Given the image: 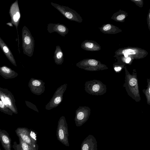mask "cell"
Wrapping results in <instances>:
<instances>
[{
    "mask_svg": "<svg viewBox=\"0 0 150 150\" xmlns=\"http://www.w3.org/2000/svg\"><path fill=\"white\" fill-rule=\"evenodd\" d=\"M22 47L25 54L31 57L33 54L35 47V40L30 30L24 26L22 30Z\"/></svg>",
    "mask_w": 150,
    "mask_h": 150,
    "instance_id": "6da1fadb",
    "label": "cell"
},
{
    "mask_svg": "<svg viewBox=\"0 0 150 150\" xmlns=\"http://www.w3.org/2000/svg\"><path fill=\"white\" fill-rule=\"evenodd\" d=\"M56 136L57 139L62 144L67 146H69L67 124L64 116H61L58 121Z\"/></svg>",
    "mask_w": 150,
    "mask_h": 150,
    "instance_id": "7a4b0ae2",
    "label": "cell"
},
{
    "mask_svg": "<svg viewBox=\"0 0 150 150\" xmlns=\"http://www.w3.org/2000/svg\"><path fill=\"white\" fill-rule=\"evenodd\" d=\"M0 99L13 113H18L15 100L12 93L8 90L0 87Z\"/></svg>",
    "mask_w": 150,
    "mask_h": 150,
    "instance_id": "3957f363",
    "label": "cell"
},
{
    "mask_svg": "<svg viewBox=\"0 0 150 150\" xmlns=\"http://www.w3.org/2000/svg\"><path fill=\"white\" fill-rule=\"evenodd\" d=\"M51 4L67 19L79 23L82 21L81 17L75 10L68 7L61 6L53 2H51Z\"/></svg>",
    "mask_w": 150,
    "mask_h": 150,
    "instance_id": "277c9868",
    "label": "cell"
},
{
    "mask_svg": "<svg viewBox=\"0 0 150 150\" xmlns=\"http://www.w3.org/2000/svg\"><path fill=\"white\" fill-rule=\"evenodd\" d=\"M67 84L65 83L58 88L49 103L46 105L45 109L50 110L57 107L62 102L64 93L66 90Z\"/></svg>",
    "mask_w": 150,
    "mask_h": 150,
    "instance_id": "5b68a950",
    "label": "cell"
},
{
    "mask_svg": "<svg viewBox=\"0 0 150 150\" xmlns=\"http://www.w3.org/2000/svg\"><path fill=\"white\" fill-rule=\"evenodd\" d=\"M9 13L11 18V22L15 26L17 30L18 38V47L20 53L19 40L18 33V27L21 19V15L18 0H16L11 4L9 8Z\"/></svg>",
    "mask_w": 150,
    "mask_h": 150,
    "instance_id": "8992f818",
    "label": "cell"
},
{
    "mask_svg": "<svg viewBox=\"0 0 150 150\" xmlns=\"http://www.w3.org/2000/svg\"><path fill=\"white\" fill-rule=\"evenodd\" d=\"M15 132L18 138L31 146L35 150H38V145L29 136V129L26 127H18L15 130Z\"/></svg>",
    "mask_w": 150,
    "mask_h": 150,
    "instance_id": "52a82bcc",
    "label": "cell"
},
{
    "mask_svg": "<svg viewBox=\"0 0 150 150\" xmlns=\"http://www.w3.org/2000/svg\"><path fill=\"white\" fill-rule=\"evenodd\" d=\"M45 84L42 80L32 78L29 82L28 86L32 93L40 95L45 91Z\"/></svg>",
    "mask_w": 150,
    "mask_h": 150,
    "instance_id": "ba28073f",
    "label": "cell"
},
{
    "mask_svg": "<svg viewBox=\"0 0 150 150\" xmlns=\"http://www.w3.org/2000/svg\"><path fill=\"white\" fill-rule=\"evenodd\" d=\"M87 109L85 107L80 106L76 110L74 120L76 126H81L87 120L88 113Z\"/></svg>",
    "mask_w": 150,
    "mask_h": 150,
    "instance_id": "9c48e42d",
    "label": "cell"
},
{
    "mask_svg": "<svg viewBox=\"0 0 150 150\" xmlns=\"http://www.w3.org/2000/svg\"><path fill=\"white\" fill-rule=\"evenodd\" d=\"M47 30L50 33L56 32L64 37L69 32V29L65 25L59 23H50L48 24Z\"/></svg>",
    "mask_w": 150,
    "mask_h": 150,
    "instance_id": "30bf717a",
    "label": "cell"
},
{
    "mask_svg": "<svg viewBox=\"0 0 150 150\" xmlns=\"http://www.w3.org/2000/svg\"><path fill=\"white\" fill-rule=\"evenodd\" d=\"M81 150H97V142L93 135H89L83 140Z\"/></svg>",
    "mask_w": 150,
    "mask_h": 150,
    "instance_id": "8fae6325",
    "label": "cell"
},
{
    "mask_svg": "<svg viewBox=\"0 0 150 150\" xmlns=\"http://www.w3.org/2000/svg\"><path fill=\"white\" fill-rule=\"evenodd\" d=\"M11 141L8 132L0 129V141L4 150H11Z\"/></svg>",
    "mask_w": 150,
    "mask_h": 150,
    "instance_id": "7c38bea8",
    "label": "cell"
},
{
    "mask_svg": "<svg viewBox=\"0 0 150 150\" xmlns=\"http://www.w3.org/2000/svg\"><path fill=\"white\" fill-rule=\"evenodd\" d=\"M0 47L10 62L13 65L17 66L14 57L10 49L3 40L0 37Z\"/></svg>",
    "mask_w": 150,
    "mask_h": 150,
    "instance_id": "4fadbf2b",
    "label": "cell"
},
{
    "mask_svg": "<svg viewBox=\"0 0 150 150\" xmlns=\"http://www.w3.org/2000/svg\"><path fill=\"white\" fill-rule=\"evenodd\" d=\"M0 75L5 79L14 78L18 74L10 67L6 66L0 67Z\"/></svg>",
    "mask_w": 150,
    "mask_h": 150,
    "instance_id": "5bb4252c",
    "label": "cell"
},
{
    "mask_svg": "<svg viewBox=\"0 0 150 150\" xmlns=\"http://www.w3.org/2000/svg\"><path fill=\"white\" fill-rule=\"evenodd\" d=\"M55 63L57 65L62 64L64 62V54L60 47L56 46L53 57Z\"/></svg>",
    "mask_w": 150,
    "mask_h": 150,
    "instance_id": "9a60e30c",
    "label": "cell"
},
{
    "mask_svg": "<svg viewBox=\"0 0 150 150\" xmlns=\"http://www.w3.org/2000/svg\"><path fill=\"white\" fill-rule=\"evenodd\" d=\"M19 143L16 141L14 142L12 148L14 150H35L31 146L18 138Z\"/></svg>",
    "mask_w": 150,
    "mask_h": 150,
    "instance_id": "2e32d148",
    "label": "cell"
},
{
    "mask_svg": "<svg viewBox=\"0 0 150 150\" xmlns=\"http://www.w3.org/2000/svg\"><path fill=\"white\" fill-rule=\"evenodd\" d=\"M0 111L4 113L10 115H13V112L8 108L0 99Z\"/></svg>",
    "mask_w": 150,
    "mask_h": 150,
    "instance_id": "e0dca14e",
    "label": "cell"
},
{
    "mask_svg": "<svg viewBox=\"0 0 150 150\" xmlns=\"http://www.w3.org/2000/svg\"><path fill=\"white\" fill-rule=\"evenodd\" d=\"M29 136L31 138L37 143V134L36 132L33 130L29 129Z\"/></svg>",
    "mask_w": 150,
    "mask_h": 150,
    "instance_id": "ac0fdd59",
    "label": "cell"
},
{
    "mask_svg": "<svg viewBox=\"0 0 150 150\" xmlns=\"http://www.w3.org/2000/svg\"><path fill=\"white\" fill-rule=\"evenodd\" d=\"M85 61L84 60L81 61L84 63L88 64L90 66H95L97 65L98 63V62L96 60L94 59H90L87 61Z\"/></svg>",
    "mask_w": 150,
    "mask_h": 150,
    "instance_id": "d6986e66",
    "label": "cell"
},
{
    "mask_svg": "<svg viewBox=\"0 0 150 150\" xmlns=\"http://www.w3.org/2000/svg\"><path fill=\"white\" fill-rule=\"evenodd\" d=\"M25 103L28 107L39 112V111L35 105L28 101H25Z\"/></svg>",
    "mask_w": 150,
    "mask_h": 150,
    "instance_id": "ffe728a7",
    "label": "cell"
},
{
    "mask_svg": "<svg viewBox=\"0 0 150 150\" xmlns=\"http://www.w3.org/2000/svg\"><path fill=\"white\" fill-rule=\"evenodd\" d=\"M122 53L126 54L128 55H133L136 54V52L134 50L131 49H127L124 50L122 51Z\"/></svg>",
    "mask_w": 150,
    "mask_h": 150,
    "instance_id": "44dd1931",
    "label": "cell"
},
{
    "mask_svg": "<svg viewBox=\"0 0 150 150\" xmlns=\"http://www.w3.org/2000/svg\"><path fill=\"white\" fill-rule=\"evenodd\" d=\"M137 79L134 78H133L131 79L129 81V84L130 85L132 86H133L137 83Z\"/></svg>",
    "mask_w": 150,
    "mask_h": 150,
    "instance_id": "7402d4cb",
    "label": "cell"
},
{
    "mask_svg": "<svg viewBox=\"0 0 150 150\" xmlns=\"http://www.w3.org/2000/svg\"><path fill=\"white\" fill-rule=\"evenodd\" d=\"M99 88L100 86L98 85L95 84L93 86L92 89L93 91L97 92L99 90Z\"/></svg>",
    "mask_w": 150,
    "mask_h": 150,
    "instance_id": "603a6c76",
    "label": "cell"
},
{
    "mask_svg": "<svg viewBox=\"0 0 150 150\" xmlns=\"http://www.w3.org/2000/svg\"><path fill=\"white\" fill-rule=\"evenodd\" d=\"M111 28V26L110 24H107L103 27V30L105 31H107Z\"/></svg>",
    "mask_w": 150,
    "mask_h": 150,
    "instance_id": "cb8c5ba5",
    "label": "cell"
},
{
    "mask_svg": "<svg viewBox=\"0 0 150 150\" xmlns=\"http://www.w3.org/2000/svg\"><path fill=\"white\" fill-rule=\"evenodd\" d=\"M125 18V16L124 14H121L118 16L117 17V20L119 21L122 20Z\"/></svg>",
    "mask_w": 150,
    "mask_h": 150,
    "instance_id": "d4e9b609",
    "label": "cell"
},
{
    "mask_svg": "<svg viewBox=\"0 0 150 150\" xmlns=\"http://www.w3.org/2000/svg\"><path fill=\"white\" fill-rule=\"evenodd\" d=\"M131 59L130 57H128L126 59L125 62L126 63H129L131 61Z\"/></svg>",
    "mask_w": 150,
    "mask_h": 150,
    "instance_id": "484cf974",
    "label": "cell"
},
{
    "mask_svg": "<svg viewBox=\"0 0 150 150\" xmlns=\"http://www.w3.org/2000/svg\"><path fill=\"white\" fill-rule=\"evenodd\" d=\"M114 69L116 71H119L121 69V68L120 67H115Z\"/></svg>",
    "mask_w": 150,
    "mask_h": 150,
    "instance_id": "4316f807",
    "label": "cell"
},
{
    "mask_svg": "<svg viewBox=\"0 0 150 150\" xmlns=\"http://www.w3.org/2000/svg\"><path fill=\"white\" fill-rule=\"evenodd\" d=\"M6 24L10 27H13V24L11 22L6 23Z\"/></svg>",
    "mask_w": 150,
    "mask_h": 150,
    "instance_id": "83f0119b",
    "label": "cell"
},
{
    "mask_svg": "<svg viewBox=\"0 0 150 150\" xmlns=\"http://www.w3.org/2000/svg\"><path fill=\"white\" fill-rule=\"evenodd\" d=\"M124 54L125 57H127L128 56V55L126 54Z\"/></svg>",
    "mask_w": 150,
    "mask_h": 150,
    "instance_id": "f1b7e54d",
    "label": "cell"
},
{
    "mask_svg": "<svg viewBox=\"0 0 150 150\" xmlns=\"http://www.w3.org/2000/svg\"><path fill=\"white\" fill-rule=\"evenodd\" d=\"M0 150H1V148H0Z\"/></svg>",
    "mask_w": 150,
    "mask_h": 150,
    "instance_id": "f546056e",
    "label": "cell"
}]
</instances>
